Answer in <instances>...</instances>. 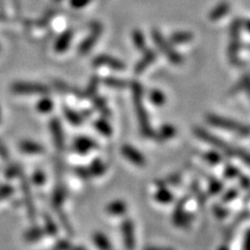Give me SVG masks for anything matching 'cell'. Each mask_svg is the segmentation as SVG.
I'll return each mask as SVG.
<instances>
[{
	"mask_svg": "<svg viewBox=\"0 0 250 250\" xmlns=\"http://www.w3.org/2000/svg\"><path fill=\"white\" fill-rule=\"evenodd\" d=\"M193 132L196 133V136L198 137V138H201L202 140H204V142L208 143L212 146H215L217 148L224 151L226 154L236 155V156H239L240 159H242L243 161L247 162V164H250V155L247 152L241 151V149H239V148H233L232 146L227 145L226 143L223 142L221 139H219L218 137L213 136V134L208 132V131L204 129H201V127H196V129L193 130Z\"/></svg>",
	"mask_w": 250,
	"mask_h": 250,
	"instance_id": "cell-1",
	"label": "cell"
},
{
	"mask_svg": "<svg viewBox=\"0 0 250 250\" xmlns=\"http://www.w3.org/2000/svg\"><path fill=\"white\" fill-rule=\"evenodd\" d=\"M132 92H133L134 109H136L137 116H138L142 133L146 137L152 136V130H151V125H149L148 115L143 103V90L139 83H132Z\"/></svg>",
	"mask_w": 250,
	"mask_h": 250,
	"instance_id": "cell-2",
	"label": "cell"
},
{
	"mask_svg": "<svg viewBox=\"0 0 250 250\" xmlns=\"http://www.w3.org/2000/svg\"><path fill=\"white\" fill-rule=\"evenodd\" d=\"M206 120H208V122L211 125H214V126L217 127H221V129H225L227 131H232V132H235L237 134L247 136V134L250 133V127L247 126V125L237 123V122L228 120V118L218 116V115H208V116H206Z\"/></svg>",
	"mask_w": 250,
	"mask_h": 250,
	"instance_id": "cell-3",
	"label": "cell"
},
{
	"mask_svg": "<svg viewBox=\"0 0 250 250\" xmlns=\"http://www.w3.org/2000/svg\"><path fill=\"white\" fill-rule=\"evenodd\" d=\"M152 36H153V41L155 42L156 46L160 49V51L164 54L166 57L171 62H175V64H179V62H182V57L177 54L176 51L173 48H170V45L166 42L165 37L161 35V33L159 30H153L152 31Z\"/></svg>",
	"mask_w": 250,
	"mask_h": 250,
	"instance_id": "cell-4",
	"label": "cell"
},
{
	"mask_svg": "<svg viewBox=\"0 0 250 250\" xmlns=\"http://www.w3.org/2000/svg\"><path fill=\"white\" fill-rule=\"evenodd\" d=\"M11 90L14 94H20V95H36V94H46L49 92V88L42 83H14L11 86Z\"/></svg>",
	"mask_w": 250,
	"mask_h": 250,
	"instance_id": "cell-5",
	"label": "cell"
},
{
	"mask_svg": "<svg viewBox=\"0 0 250 250\" xmlns=\"http://www.w3.org/2000/svg\"><path fill=\"white\" fill-rule=\"evenodd\" d=\"M101 33H102V26H101V24L94 23L93 28H92V31H90L88 37H87L86 40H83V42H81V44L79 46V54L80 55H86L87 52H88L89 50L93 48L94 44L98 42L99 36L101 35Z\"/></svg>",
	"mask_w": 250,
	"mask_h": 250,
	"instance_id": "cell-6",
	"label": "cell"
},
{
	"mask_svg": "<svg viewBox=\"0 0 250 250\" xmlns=\"http://www.w3.org/2000/svg\"><path fill=\"white\" fill-rule=\"evenodd\" d=\"M122 235H123L124 246L127 250H133L136 246V236H134V228L132 221L126 219L122 224Z\"/></svg>",
	"mask_w": 250,
	"mask_h": 250,
	"instance_id": "cell-7",
	"label": "cell"
},
{
	"mask_svg": "<svg viewBox=\"0 0 250 250\" xmlns=\"http://www.w3.org/2000/svg\"><path fill=\"white\" fill-rule=\"evenodd\" d=\"M94 65L95 66H107L110 67L112 70H116V71H121L124 70L125 65L118 59L111 57V56L108 55H100L93 61Z\"/></svg>",
	"mask_w": 250,
	"mask_h": 250,
	"instance_id": "cell-8",
	"label": "cell"
},
{
	"mask_svg": "<svg viewBox=\"0 0 250 250\" xmlns=\"http://www.w3.org/2000/svg\"><path fill=\"white\" fill-rule=\"evenodd\" d=\"M122 154H123L130 162H132V164L137 166H144L146 164L145 158H144L142 153L137 151L136 148L130 145H124L123 147H122Z\"/></svg>",
	"mask_w": 250,
	"mask_h": 250,
	"instance_id": "cell-9",
	"label": "cell"
},
{
	"mask_svg": "<svg viewBox=\"0 0 250 250\" xmlns=\"http://www.w3.org/2000/svg\"><path fill=\"white\" fill-rule=\"evenodd\" d=\"M50 129H51L52 137H54L55 144L58 149L64 148V132L62 130V125L58 120H52L50 123Z\"/></svg>",
	"mask_w": 250,
	"mask_h": 250,
	"instance_id": "cell-10",
	"label": "cell"
},
{
	"mask_svg": "<svg viewBox=\"0 0 250 250\" xmlns=\"http://www.w3.org/2000/svg\"><path fill=\"white\" fill-rule=\"evenodd\" d=\"M72 36H73V31L72 30H66L65 33H62L55 43L56 51L57 52L66 51V50L68 49V46H70Z\"/></svg>",
	"mask_w": 250,
	"mask_h": 250,
	"instance_id": "cell-11",
	"label": "cell"
},
{
	"mask_svg": "<svg viewBox=\"0 0 250 250\" xmlns=\"http://www.w3.org/2000/svg\"><path fill=\"white\" fill-rule=\"evenodd\" d=\"M73 147L79 153H87L90 149L96 147V143L94 140L86 138V137H79L73 144Z\"/></svg>",
	"mask_w": 250,
	"mask_h": 250,
	"instance_id": "cell-12",
	"label": "cell"
},
{
	"mask_svg": "<svg viewBox=\"0 0 250 250\" xmlns=\"http://www.w3.org/2000/svg\"><path fill=\"white\" fill-rule=\"evenodd\" d=\"M154 61H155V54L152 51V50H147V51L145 52V55H144V57L140 59L138 64L136 65L134 72H136L137 74L142 73V72L145 71Z\"/></svg>",
	"mask_w": 250,
	"mask_h": 250,
	"instance_id": "cell-13",
	"label": "cell"
},
{
	"mask_svg": "<svg viewBox=\"0 0 250 250\" xmlns=\"http://www.w3.org/2000/svg\"><path fill=\"white\" fill-rule=\"evenodd\" d=\"M228 11H229V2L221 1L220 4H218L210 12V14H208V19H210L211 21H217L219 19L225 17V15L228 13Z\"/></svg>",
	"mask_w": 250,
	"mask_h": 250,
	"instance_id": "cell-14",
	"label": "cell"
},
{
	"mask_svg": "<svg viewBox=\"0 0 250 250\" xmlns=\"http://www.w3.org/2000/svg\"><path fill=\"white\" fill-rule=\"evenodd\" d=\"M183 206V202H181L174 213V224L179 227H186L189 224V218H188V214L184 212Z\"/></svg>",
	"mask_w": 250,
	"mask_h": 250,
	"instance_id": "cell-15",
	"label": "cell"
},
{
	"mask_svg": "<svg viewBox=\"0 0 250 250\" xmlns=\"http://www.w3.org/2000/svg\"><path fill=\"white\" fill-rule=\"evenodd\" d=\"M93 242L99 250H112V246L110 241L104 234L96 232L93 234Z\"/></svg>",
	"mask_w": 250,
	"mask_h": 250,
	"instance_id": "cell-16",
	"label": "cell"
},
{
	"mask_svg": "<svg viewBox=\"0 0 250 250\" xmlns=\"http://www.w3.org/2000/svg\"><path fill=\"white\" fill-rule=\"evenodd\" d=\"M20 148L21 151L24 153H29V154H40V153H43V147L39 144L30 142V140H23V142L20 143Z\"/></svg>",
	"mask_w": 250,
	"mask_h": 250,
	"instance_id": "cell-17",
	"label": "cell"
},
{
	"mask_svg": "<svg viewBox=\"0 0 250 250\" xmlns=\"http://www.w3.org/2000/svg\"><path fill=\"white\" fill-rule=\"evenodd\" d=\"M192 34L190 31H177V33H174L171 35L170 40L173 43H177V44H181V43H187L190 42L192 40Z\"/></svg>",
	"mask_w": 250,
	"mask_h": 250,
	"instance_id": "cell-18",
	"label": "cell"
},
{
	"mask_svg": "<svg viewBox=\"0 0 250 250\" xmlns=\"http://www.w3.org/2000/svg\"><path fill=\"white\" fill-rule=\"evenodd\" d=\"M107 211H108L110 214L121 215V214L125 213V211H126V205H125V203L121 202V201L112 202V203H110V204L108 205Z\"/></svg>",
	"mask_w": 250,
	"mask_h": 250,
	"instance_id": "cell-19",
	"label": "cell"
},
{
	"mask_svg": "<svg viewBox=\"0 0 250 250\" xmlns=\"http://www.w3.org/2000/svg\"><path fill=\"white\" fill-rule=\"evenodd\" d=\"M104 170H105V166L103 165V162L100 160L93 161L92 165H90V167L88 168L90 176H100V175L104 173Z\"/></svg>",
	"mask_w": 250,
	"mask_h": 250,
	"instance_id": "cell-20",
	"label": "cell"
},
{
	"mask_svg": "<svg viewBox=\"0 0 250 250\" xmlns=\"http://www.w3.org/2000/svg\"><path fill=\"white\" fill-rule=\"evenodd\" d=\"M95 127L98 129L100 133L104 134V136H110L112 133V129L110 126V124L108 123L107 121L104 120H98L95 122Z\"/></svg>",
	"mask_w": 250,
	"mask_h": 250,
	"instance_id": "cell-21",
	"label": "cell"
},
{
	"mask_svg": "<svg viewBox=\"0 0 250 250\" xmlns=\"http://www.w3.org/2000/svg\"><path fill=\"white\" fill-rule=\"evenodd\" d=\"M132 40H133V43H134V45H136L137 49H139V50L145 49V45H146L145 37H144L142 31L134 30L132 34Z\"/></svg>",
	"mask_w": 250,
	"mask_h": 250,
	"instance_id": "cell-22",
	"label": "cell"
},
{
	"mask_svg": "<svg viewBox=\"0 0 250 250\" xmlns=\"http://www.w3.org/2000/svg\"><path fill=\"white\" fill-rule=\"evenodd\" d=\"M64 114H65V116H66L67 120L70 121L72 124L79 125L81 122H83V118H81L80 115L78 114V112L73 111L70 108H64Z\"/></svg>",
	"mask_w": 250,
	"mask_h": 250,
	"instance_id": "cell-23",
	"label": "cell"
},
{
	"mask_svg": "<svg viewBox=\"0 0 250 250\" xmlns=\"http://www.w3.org/2000/svg\"><path fill=\"white\" fill-rule=\"evenodd\" d=\"M155 198L158 202L164 203L165 204V203H169L171 199H173V196H171V193L168 191L167 189L162 188V189H160L158 192H156Z\"/></svg>",
	"mask_w": 250,
	"mask_h": 250,
	"instance_id": "cell-24",
	"label": "cell"
},
{
	"mask_svg": "<svg viewBox=\"0 0 250 250\" xmlns=\"http://www.w3.org/2000/svg\"><path fill=\"white\" fill-rule=\"evenodd\" d=\"M175 134V129L173 126H170V125H165V126H162L160 131H159V138L162 139V140H167L171 138Z\"/></svg>",
	"mask_w": 250,
	"mask_h": 250,
	"instance_id": "cell-25",
	"label": "cell"
},
{
	"mask_svg": "<svg viewBox=\"0 0 250 250\" xmlns=\"http://www.w3.org/2000/svg\"><path fill=\"white\" fill-rule=\"evenodd\" d=\"M149 99H151V101L156 105L164 104L166 101L165 95L161 92H159V90H153V92L149 94Z\"/></svg>",
	"mask_w": 250,
	"mask_h": 250,
	"instance_id": "cell-26",
	"label": "cell"
},
{
	"mask_svg": "<svg viewBox=\"0 0 250 250\" xmlns=\"http://www.w3.org/2000/svg\"><path fill=\"white\" fill-rule=\"evenodd\" d=\"M37 109L41 112H49L52 109V102L50 99H43L41 100V102L37 104Z\"/></svg>",
	"mask_w": 250,
	"mask_h": 250,
	"instance_id": "cell-27",
	"label": "cell"
},
{
	"mask_svg": "<svg viewBox=\"0 0 250 250\" xmlns=\"http://www.w3.org/2000/svg\"><path fill=\"white\" fill-rule=\"evenodd\" d=\"M43 235V232L39 228H34V229H31L30 232H28L26 234V240L28 241H36V240H39L42 237Z\"/></svg>",
	"mask_w": 250,
	"mask_h": 250,
	"instance_id": "cell-28",
	"label": "cell"
},
{
	"mask_svg": "<svg viewBox=\"0 0 250 250\" xmlns=\"http://www.w3.org/2000/svg\"><path fill=\"white\" fill-rule=\"evenodd\" d=\"M205 159L210 164H218L220 161V156H219L215 152H208L205 154Z\"/></svg>",
	"mask_w": 250,
	"mask_h": 250,
	"instance_id": "cell-29",
	"label": "cell"
},
{
	"mask_svg": "<svg viewBox=\"0 0 250 250\" xmlns=\"http://www.w3.org/2000/svg\"><path fill=\"white\" fill-rule=\"evenodd\" d=\"M90 2V0H70V4L74 8H83Z\"/></svg>",
	"mask_w": 250,
	"mask_h": 250,
	"instance_id": "cell-30",
	"label": "cell"
},
{
	"mask_svg": "<svg viewBox=\"0 0 250 250\" xmlns=\"http://www.w3.org/2000/svg\"><path fill=\"white\" fill-rule=\"evenodd\" d=\"M95 105H96V108L99 109V110H101V112H103V114H105V115H107V116H108V115H109V112H108L107 104H105V102L103 101V100H101V99L96 100V102H95Z\"/></svg>",
	"mask_w": 250,
	"mask_h": 250,
	"instance_id": "cell-31",
	"label": "cell"
},
{
	"mask_svg": "<svg viewBox=\"0 0 250 250\" xmlns=\"http://www.w3.org/2000/svg\"><path fill=\"white\" fill-rule=\"evenodd\" d=\"M105 83H107V85L112 86V87H124L125 86V81H122L120 79H114V78H111V79H107L105 80Z\"/></svg>",
	"mask_w": 250,
	"mask_h": 250,
	"instance_id": "cell-32",
	"label": "cell"
},
{
	"mask_svg": "<svg viewBox=\"0 0 250 250\" xmlns=\"http://www.w3.org/2000/svg\"><path fill=\"white\" fill-rule=\"evenodd\" d=\"M12 191H13V190H12L11 187H2L1 189H0V201H2V199L11 196Z\"/></svg>",
	"mask_w": 250,
	"mask_h": 250,
	"instance_id": "cell-33",
	"label": "cell"
},
{
	"mask_svg": "<svg viewBox=\"0 0 250 250\" xmlns=\"http://www.w3.org/2000/svg\"><path fill=\"white\" fill-rule=\"evenodd\" d=\"M55 87H57L59 90H62V92H67V93L73 92V88H72V87L65 85L64 83H61V81H56Z\"/></svg>",
	"mask_w": 250,
	"mask_h": 250,
	"instance_id": "cell-34",
	"label": "cell"
},
{
	"mask_svg": "<svg viewBox=\"0 0 250 250\" xmlns=\"http://www.w3.org/2000/svg\"><path fill=\"white\" fill-rule=\"evenodd\" d=\"M221 190V184L218 182V181H211L210 183V192L211 193H217Z\"/></svg>",
	"mask_w": 250,
	"mask_h": 250,
	"instance_id": "cell-35",
	"label": "cell"
},
{
	"mask_svg": "<svg viewBox=\"0 0 250 250\" xmlns=\"http://www.w3.org/2000/svg\"><path fill=\"white\" fill-rule=\"evenodd\" d=\"M98 83H99L98 79H96V78H94V79L92 80V83H89L88 88H87V95H92V94L95 92L96 87H98Z\"/></svg>",
	"mask_w": 250,
	"mask_h": 250,
	"instance_id": "cell-36",
	"label": "cell"
},
{
	"mask_svg": "<svg viewBox=\"0 0 250 250\" xmlns=\"http://www.w3.org/2000/svg\"><path fill=\"white\" fill-rule=\"evenodd\" d=\"M70 248L71 246L67 241H61L57 246H56L55 250H70Z\"/></svg>",
	"mask_w": 250,
	"mask_h": 250,
	"instance_id": "cell-37",
	"label": "cell"
},
{
	"mask_svg": "<svg viewBox=\"0 0 250 250\" xmlns=\"http://www.w3.org/2000/svg\"><path fill=\"white\" fill-rule=\"evenodd\" d=\"M34 179H35V182L37 184H41V183H43V181H44V176H43V175L41 174V173H36L35 174V177H34Z\"/></svg>",
	"mask_w": 250,
	"mask_h": 250,
	"instance_id": "cell-38",
	"label": "cell"
},
{
	"mask_svg": "<svg viewBox=\"0 0 250 250\" xmlns=\"http://www.w3.org/2000/svg\"><path fill=\"white\" fill-rule=\"evenodd\" d=\"M245 250H250V230L247 233L246 241H245Z\"/></svg>",
	"mask_w": 250,
	"mask_h": 250,
	"instance_id": "cell-39",
	"label": "cell"
},
{
	"mask_svg": "<svg viewBox=\"0 0 250 250\" xmlns=\"http://www.w3.org/2000/svg\"><path fill=\"white\" fill-rule=\"evenodd\" d=\"M144 250H174L171 248H165V247H147Z\"/></svg>",
	"mask_w": 250,
	"mask_h": 250,
	"instance_id": "cell-40",
	"label": "cell"
},
{
	"mask_svg": "<svg viewBox=\"0 0 250 250\" xmlns=\"http://www.w3.org/2000/svg\"><path fill=\"white\" fill-rule=\"evenodd\" d=\"M235 191H234V190H233V191H229V192H228L227 193V195H228V197H225V201H229V199L230 198H234V197H235Z\"/></svg>",
	"mask_w": 250,
	"mask_h": 250,
	"instance_id": "cell-41",
	"label": "cell"
},
{
	"mask_svg": "<svg viewBox=\"0 0 250 250\" xmlns=\"http://www.w3.org/2000/svg\"><path fill=\"white\" fill-rule=\"evenodd\" d=\"M245 27H246V29H247V30L250 31V20H249V21H246Z\"/></svg>",
	"mask_w": 250,
	"mask_h": 250,
	"instance_id": "cell-42",
	"label": "cell"
},
{
	"mask_svg": "<svg viewBox=\"0 0 250 250\" xmlns=\"http://www.w3.org/2000/svg\"><path fill=\"white\" fill-rule=\"evenodd\" d=\"M72 250H86V249L83 248V247H76V248H73Z\"/></svg>",
	"mask_w": 250,
	"mask_h": 250,
	"instance_id": "cell-43",
	"label": "cell"
},
{
	"mask_svg": "<svg viewBox=\"0 0 250 250\" xmlns=\"http://www.w3.org/2000/svg\"><path fill=\"white\" fill-rule=\"evenodd\" d=\"M219 250H229V249H228L226 246H223V247H220V248H219Z\"/></svg>",
	"mask_w": 250,
	"mask_h": 250,
	"instance_id": "cell-44",
	"label": "cell"
},
{
	"mask_svg": "<svg viewBox=\"0 0 250 250\" xmlns=\"http://www.w3.org/2000/svg\"><path fill=\"white\" fill-rule=\"evenodd\" d=\"M55 1H57V2H59V1H62V0H55Z\"/></svg>",
	"mask_w": 250,
	"mask_h": 250,
	"instance_id": "cell-45",
	"label": "cell"
}]
</instances>
